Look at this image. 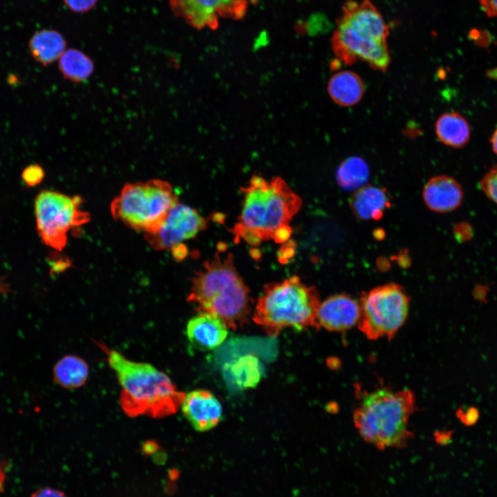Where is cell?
<instances>
[{
  "label": "cell",
  "instance_id": "7a4b0ae2",
  "mask_svg": "<svg viewBox=\"0 0 497 497\" xmlns=\"http://www.w3.org/2000/svg\"><path fill=\"white\" fill-rule=\"evenodd\" d=\"M220 251L195 273L187 300L199 312L214 315L235 329L248 320L251 300L233 255Z\"/></svg>",
  "mask_w": 497,
  "mask_h": 497
},
{
  "label": "cell",
  "instance_id": "ba28073f",
  "mask_svg": "<svg viewBox=\"0 0 497 497\" xmlns=\"http://www.w3.org/2000/svg\"><path fill=\"white\" fill-rule=\"evenodd\" d=\"M359 330L369 340L392 339L405 324L409 298L402 286L383 284L362 293Z\"/></svg>",
  "mask_w": 497,
  "mask_h": 497
},
{
  "label": "cell",
  "instance_id": "6da1fadb",
  "mask_svg": "<svg viewBox=\"0 0 497 497\" xmlns=\"http://www.w3.org/2000/svg\"><path fill=\"white\" fill-rule=\"evenodd\" d=\"M121 387L119 402L130 417L162 418L174 414L186 393L170 378L150 364L133 361L117 351L99 344Z\"/></svg>",
  "mask_w": 497,
  "mask_h": 497
},
{
  "label": "cell",
  "instance_id": "83f0119b",
  "mask_svg": "<svg viewBox=\"0 0 497 497\" xmlns=\"http://www.w3.org/2000/svg\"><path fill=\"white\" fill-rule=\"evenodd\" d=\"M480 3L488 17H497V0H480Z\"/></svg>",
  "mask_w": 497,
  "mask_h": 497
},
{
  "label": "cell",
  "instance_id": "30bf717a",
  "mask_svg": "<svg viewBox=\"0 0 497 497\" xmlns=\"http://www.w3.org/2000/svg\"><path fill=\"white\" fill-rule=\"evenodd\" d=\"M248 4L249 0H169L175 16L198 30L217 28L219 17L242 18Z\"/></svg>",
  "mask_w": 497,
  "mask_h": 497
},
{
  "label": "cell",
  "instance_id": "cb8c5ba5",
  "mask_svg": "<svg viewBox=\"0 0 497 497\" xmlns=\"http://www.w3.org/2000/svg\"><path fill=\"white\" fill-rule=\"evenodd\" d=\"M480 187L487 197L497 204V165L484 176Z\"/></svg>",
  "mask_w": 497,
  "mask_h": 497
},
{
  "label": "cell",
  "instance_id": "8992f818",
  "mask_svg": "<svg viewBox=\"0 0 497 497\" xmlns=\"http://www.w3.org/2000/svg\"><path fill=\"white\" fill-rule=\"evenodd\" d=\"M320 297L315 287L291 276L281 282L270 283L257 300L253 321L271 337L285 328L302 330L318 327Z\"/></svg>",
  "mask_w": 497,
  "mask_h": 497
},
{
  "label": "cell",
  "instance_id": "4dcf8cb0",
  "mask_svg": "<svg viewBox=\"0 0 497 497\" xmlns=\"http://www.w3.org/2000/svg\"><path fill=\"white\" fill-rule=\"evenodd\" d=\"M491 143L493 150L497 154V129L494 131L491 138Z\"/></svg>",
  "mask_w": 497,
  "mask_h": 497
},
{
  "label": "cell",
  "instance_id": "9c48e42d",
  "mask_svg": "<svg viewBox=\"0 0 497 497\" xmlns=\"http://www.w3.org/2000/svg\"><path fill=\"white\" fill-rule=\"evenodd\" d=\"M79 196L44 190L36 197L35 211L38 233L48 246L61 251L66 245L70 230L85 224L90 215L83 211Z\"/></svg>",
  "mask_w": 497,
  "mask_h": 497
},
{
  "label": "cell",
  "instance_id": "5b68a950",
  "mask_svg": "<svg viewBox=\"0 0 497 497\" xmlns=\"http://www.w3.org/2000/svg\"><path fill=\"white\" fill-rule=\"evenodd\" d=\"M416 404L409 389H378L361 398L353 414L354 426L366 442L379 449L403 447L413 436L409 422Z\"/></svg>",
  "mask_w": 497,
  "mask_h": 497
},
{
  "label": "cell",
  "instance_id": "277c9868",
  "mask_svg": "<svg viewBox=\"0 0 497 497\" xmlns=\"http://www.w3.org/2000/svg\"><path fill=\"white\" fill-rule=\"evenodd\" d=\"M244 202L233 233L252 245L274 239L300 210L302 201L280 177L270 181L255 175L242 188Z\"/></svg>",
  "mask_w": 497,
  "mask_h": 497
},
{
  "label": "cell",
  "instance_id": "ac0fdd59",
  "mask_svg": "<svg viewBox=\"0 0 497 497\" xmlns=\"http://www.w3.org/2000/svg\"><path fill=\"white\" fill-rule=\"evenodd\" d=\"M28 48L35 61L48 66L59 59L66 50V41L59 32L43 29L31 37Z\"/></svg>",
  "mask_w": 497,
  "mask_h": 497
},
{
  "label": "cell",
  "instance_id": "2e32d148",
  "mask_svg": "<svg viewBox=\"0 0 497 497\" xmlns=\"http://www.w3.org/2000/svg\"><path fill=\"white\" fill-rule=\"evenodd\" d=\"M349 203L353 214L361 220H380L391 204L385 188L371 185L357 189Z\"/></svg>",
  "mask_w": 497,
  "mask_h": 497
},
{
  "label": "cell",
  "instance_id": "1f68e13d",
  "mask_svg": "<svg viewBox=\"0 0 497 497\" xmlns=\"http://www.w3.org/2000/svg\"><path fill=\"white\" fill-rule=\"evenodd\" d=\"M487 75L489 77L497 80V68L488 70Z\"/></svg>",
  "mask_w": 497,
  "mask_h": 497
},
{
  "label": "cell",
  "instance_id": "603a6c76",
  "mask_svg": "<svg viewBox=\"0 0 497 497\" xmlns=\"http://www.w3.org/2000/svg\"><path fill=\"white\" fill-rule=\"evenodd\" d=\"M369 175L366 162L356 156L344 159L338 166L336 179L338 184L345 190H357L364 186Z\"/></svg>",
  "mask_w": 497,
  "mask_h": 497
},
{
  "label": "cell",
  "instance_id": "7c38bea8",
  "mask_svg": "<svg viewBox=\"0 0 497 497\" xmlns=\"http://www.w3.org/2000/svg\"><path fill=\"white\" fill-rule=\"evenodd\" d=\"M180 407L185 418L197 431L212 429L222 418L221 403L205 389H196L186 394Z\"/></svg>",
  "mask_w": 497,
  "mask_h": 497
},
{
  "label": "cell",
  "instance_id": "3957f363",
  "mask_svg": "<svg viewBox=\"0 0 497 497\" xmlns=\"http://www.w3.org/2000/svg\"><path fill=\"white\" fill-rule=\"evenodd\" d=\"M389 28L370 0H349L336 22L331 48L338 59L352 64L360 59L384 71L390 63L387 39Z\"/></svg>",
  "mask_w": 497,
  "mask_h": 497
},
{
  "label": "cell",
  "instance_id": "44dd1931",
  "mask_svg": "<svg viewBox=\"0 0 497 497\" xmlns=\"http://www.w3.org/2000/svg\"><path fill=\"white\" fill-rule=\"evenodd\" d=\"M89 375L87 362L82 358L68 355L61 358L54 368L55 382L66 389L83 386Z\"/></svg>",
  "mask_w": 497,
  "mask_h": 497
},
{
  "label": "cell",
  "instance_id": "484cf974",
  "mask_svg": "<svg viewBox=\"0 0 497 497\" xmlns=\"http://www.w3.org/2000/svg\"><path fill=\"white\" fill-rule=\"evenodd\" d=\"M66 6L75 13H86L97 5L98 0H63Z\"/></svg>",
  "mask_w": 497,
  "mask_h": 497
},
{
  "label": "cell",
  "instance_id": "d6986e66",
  "mask_svg": "<svg viewBox=\"0 0 497 497\" xmlns=\"http://www.w3.org/2000/svg\"><path fill=\"white\" fill-rule=\"evenodd\" d=\"M435 128L440 141L449 146L461 148L469 140V125L459 113L441 115L436 122Z\"/></svg>",
  "mask_w": 497,
  "mask_h": 497
},
{
  "label": "cell",
  "instance_id": "f1b7e54d",
  "mask_svg": "<svg viewBox=\"0 0 497 497\" xmlns=\"http://www.w3.org/2000/svg\"><path fill=\"white\" fill-rule=\"evenodd\" d=\"M460 416L461 420H463L465 423L467 424H471L475 422V420H476L478 417V413H476V410L474 409H471L467 410L465 413H463L462 414L459 415Z\"/></svg>",
  "mask_w": 497,
  "mask_h": 497
},
{
  "label": "cell",
  "instance_id": "d4e9b609",
  "mask_svg": "<svg viewBox=\"0 0 497 497\" xmlns=\"http://www.w3.org/2000/svg\"><path fill=\"white\" fill-rule=\"evenodd\" d=\"M44 176L43 168L37 164L27 166L21 173L22 179L29 186H34L39 184Z\"/></svg>",
  "mask_w": 497,
  "mask_h": 497
},
{
  "label": "cell",
  "instance_id": "7402d4cb",
  "mask_svg": "<svg viewBox=\"0 0 497 497\" xmlns=\"http://www.w3.org/2000/svg\"><path fill=\"white\" fill-rule=\"evenodd\" d=\"M58 67L66 79L76 83L86 80L94 70L90 57L75 48L66 50L59 59Z\"/></svg>",
  "mask_w": 497,
  "mask_h": 497
},
{
  "label": "cell",
  "instance_id": "8fae6325",
  "mask_svg": "<svg viewBox=\"0 0 497 497\" xmlns=\"http://www.w3.org/2000/svg\"><path fill=\"white\" fill-rule=\"evenodd\" d=\"M206 227V220L197 210L178 202L170 210L159 228L144 234V237L155 250H171Z\"/></svg>",
  "mask_w": 497,
  "mask_h": 497
},
{
  "label": "cell",
  "instance_id": "52a82bcc",
  "mask_svg": "<svg viewBox=\"0 0 497 497\" xmlns=\"http://www.w3.org/2000/svg\"><path fill=\"white\" fill-rule=\"evenodd\" d=\"M179 202L171 185L162 179L126 184L110 203L115 220L144 234L157 231Z\"/></svg>",
  "mask_w": 497,
  "mask_h": 497
},
{
  "label": "cell",
  "instance_id": "f546056e",
  "mask_svg": "<svg viewBox=\"0 0 497 497\" xmlns=\"http://www.w3.org/2000/svg\"><path fill=\"white\" fill-rule=\"evenodd\" d=\"M171 251L173 252V256L177 260L184 259L188 253L186 247L182 244L176 246L173 249H171Z\"/></svg>",
  "mask_w": 497,
  "mask_h": 497
},
{
  "label": "cell",
  "instance_id": "4fadbf2b",
  "mask_svg": "<svg viewBox=\"0 0 497 497\" xmlns=\"http://www.w3.org/2000/svg\"><path fill=\"white\" fill-rule=\"evenodd\" d=\"M360 304L347 294H335L320 302L317 315L318 326L329 331H344L358 324Z\"/></svg>",
  "mask_w": 497,
  "mask_h": 497
},
{
  "label": "cell",
  "instance_id": "5bb4252c",
  "mask_svg": "<svg viewBox=\"0 0 497 497\" xmlns=\"http://www.w3.org/2000/svg\"><path fill=\"white\" fill-rule=\"evenodd\" d=\"M228 329L220 318L199 312L188 322L186 333L193 347L201 351H211L224 342L228 335Z\"/></svg>",
  "mask_w": 497,
  "mask_h": 497
},
{
  "label": "cell",
  "instance_id": "4316f807",
  "mask_svg": "<svg viewBox=\"0 0 497 497\" xmlns=\"http://www.w3.org/2000/svg\"><path fill=\"white\" fill-rule=\"evenodd\" d=\"M30 497H68L62 491L52 487H46L34 491Z\"/></svg>",
  "mask_w": 497,
  "mask_h": 497
},
{
  "label": "cell",
  "instance_id": "e0dca14e",
  "mask_svg": "<svg viewBox=\"0 0 497 497\" xmlns=\"http://www.w3.org/2000/svg\"><path fill=\"white\" fill-rule=\"evenodd\" d=\"M327 90L331 99L342 106H351L362 99L364 86L360 76L350 70L340 71L329 79Z\"/></svg>",
  "mask_w": 497,
  "mask_h": 497
},
{
  "label": "cell",
  "instance_id": "ffe728a7",
  "mask_svg": "<svg viewBox=\"0 0 497 497\" xmlns=\"http://www.w3.org/2000/svg\"><path fill=\"white\" fill-rule=\"evenodd\" d=\"M262 375L260 360L251 354L242 355L226 365V376L240 389L256 387Z\"/></svg>",
  "mask_w": 497,
  "mask_h": 497
},
{
  "label": "cell",
  "instance_id": "9a60e30c",
  "mask_svg": "<svg viewBox=\"0 0 497 497\" xmlns=\"http://www.w3.org/2000/svg\"><path fill=\"white\" fill-rule=\"evenodd\" d=\"M422 197L426 206L437 213L456 209L461 204L463 192L460 184L453 177L438 175L431 178L424 186Z\"/></svg>",
  "mask_w": 497,
  "mask_h": 497
}]
</instances>
